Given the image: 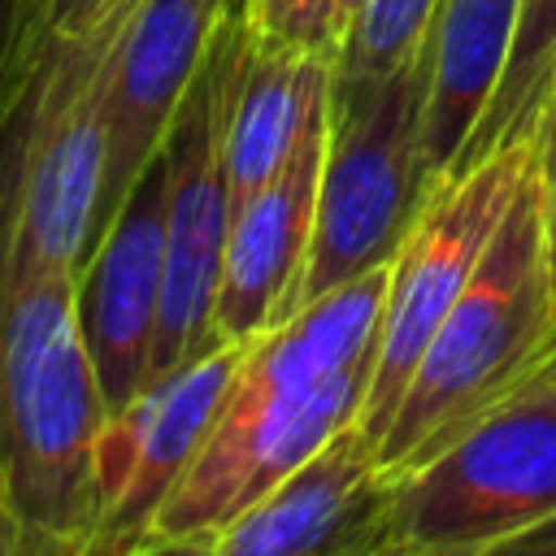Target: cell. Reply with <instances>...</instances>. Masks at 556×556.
Returning a JSON list of instances; mask_svg holds the SVG:
<instances>
[{
	"mask_svg": "<svg viewBox=\"0 0 556 556\" xmlns=\"http://www.w3.org/2000/svg\"><path fill=\"white\" fill-rule=\"evenodd\" d=\"M78 274H22L0 226V556H87L109 421L74 308Z\"/></svg>",
	"mask_w": 556,
	"mask_h": 556,
	"instance_id": "obj_1",
	"label": "cell"
},
{
	"mask_svg": "<svg viewBox=\"0 0 556 556\" xmlns=\"http://www.w3.org/2000/svg\"><path fill=\"white\" fill-rule=\"evenodd\" d=\"M556 352V282L547 261L543 161L521 182L482 265L456 295L421 361L408 374L400 408L378 439L391 478L447 447L478 413L521 387Z\"/></svg>",
	"mask_w": 556,
	"mask_h": 556,
	"instance_id": "obj_2",
	"label": "cell"
},
{
	"mask_svg": "<svg viewBox=\"0 0 556 556\" xmlns=\"http://www.w3.org/2000/svg\"><path fill=\"white\" fill-rule=\"evenodd\" d=\"M426 83L430 56L421 43V52L374 91L330 100L317 226L300 304L391 265L439 187L426 152Z\"/></svg>",
	"mask_w": 556,
	"mask_h": 556,
	"instance_id": "obj_3",
	"label": "cell"
},
{
	"mask_svg": "<svg viewBox=\"0 0 556 556\" xmlns=\"http://www.w3.org/2000/svg\"><path fill=\"white\" fill-rule=\"evenodd\" d=\"M556 513V352L447 447L395 478L404 556H478Z\"/></svg>",
	"mask_w": 556,
	"mask_h": 556,
	"instance_id": "obj_4",
	"label": "cell"
},
{
	"mask_svg": "<svg viewBox=\"0 0 556 556\" xmlns=\"http://www.w3.org/2000/svg\"><path fill=\"white\" fill-rule=\"evenodd\" d=\"M534 165H539V139L530 135L508 148H495L469 169L439 178L413 230L404 235L400 252L391 256L374 378L361 404V426L374 443L387 434L413 365L421 361L426 343L434 339L456 295L469 287L473 269L482 265L500 222L508 217Z\"/></svg>",
	"mask_w": 556,
	"mask_h": 556,
	"instance_id": "obj_5",
	"label": "cell"
},
{
	"mask_svg": "<svg viewBox=\"0 0 556 556\" xmlns=\"http://www.w3.org/2000/svg\"><path fill=\"white\" fill-rule=\"evenodd\" d=\"M243 30V0L230 4L169 135H165V287L152 343V378L217 343L213 313L222 291V261L230 235V182L222 161V113L230 65ZM148 378V382H152Z\"/></svg>",
	"mask_w": 556,
	"mask_h": 556,
	"instance_id": "obj_6",
	"label": "cell"
},
{
	"mask_svg": "<svg viewBox=\"0 0 556 556\" xmlns=\"http://www.w3.org/2000/svg\"><path fill=\"white\" fill-rule=\"evenodd\" d=\"M248 343L217 339L152 378L96 439V530L87 556H130L156 539V517L217 426Z\"/></svg>",
	"mask_w": 556,
	"mask_h": 556,
	"instance_id": "obj_7",
	"label": "cell"
},
{
	"mask_svg": "<svg viewBox=\"0 0 556 556\" xmlns=\"http://www.w3.org/2000/svg\"><path fill=\"white\" fill-rule=\"evenodd\" d=\"M369 378L374 356L261 413H222L204 447L187 465L182 482L165 500L156 517V539L226 530L239 513L265 500L300 465H308L343 426L361 421Z\"/></svg>",
	"mask_w": 556,
	"mask_h": 556,
	"instance_id": "obj_8",
	"label": "cell"
},
{
	"mask_svg": "<svg viewBox=\"0 0 556 556\" xmlns=\"http://www.w3.org/2000/svg\"><path fill=\"white\" fill-rule=\"evenodd\" d=\"M230 4L235 0H135L122 17L104 70V178L91 243L161 156Z\"/></svg>",
	"mask_w": 556,
	"mask_h": 556,
	"instance_id": "obj_9",
	"label": "cell"
},
{
	"mask_svg": "<svg viewBox=\"0 0 556 556\" xmlns=\"http://www.w3.org/2000/svg\"><path fill=\"white\" fill-rule=\"evenodd\" d=\"M165 195L169 169L161 148L78 269V334L109 413L126 408L152 378V343L165 287Z\"/></svg>",
	"mask_w": 556,
	"mask_h": 556,
	"instance_id": "obj_10",
	"label": "cell"
},
{
	"mask_svg": "<svg viewBox=\"0 0 556 556\" xmlns=\"http://www.w3.org/2000/svg\"><path fill=\"white\" fill-rule=\"evenodd\" d=\"M395 552V478L361 421L217 530L213 556H387Z\"/></svg>",
	"mask_w": 556,
	"mask_h": 556,
	"instance_id": "obj_11",
	"label": "cell"
},
{
	"mask_svg": "<svg viewBox=\"0 0 556 556\" xmlns=\"http://www.w3.org/2000/svg\"><path fill=\"white\" fill-rule=\"evenodd\" d=\"M326 126L330 104L304 126L287 165L256 187L230 213L226 261H222V291L213 330L217 339L252 343L269 326L287 321L300 308V287L313 252L317 226V182L326 156Z\"/></svg>",
	"mask_w": 556,
	"mask_h": 556,
	"instance_id": "obj_12",
	"label": "cell"
},
{
	"mask_svg": "<svg viewBox=\"0 0 556 556\" xmlns=\"http://www.w3.org/2000/svg\"><path fill=\"white\" fill-rule=\"evenodd\" d=\"M326 104H330V56H313L261 35L248 22V4H243V30L222 113V161H226L230 204L248 200L287 165L304 126Z\"/></svg>",
	"mask_w": 556,
	"mask_h": 556,
	"instance_id": "obj_13",
	"label": "cell"
},
{
	"mask_svg": "<svg viewBox=\"0 0 556 556\" xmlns=\"http://www.w3.org/2000/svg\"><path fill=\"white\" fill-rule=\"evenodd\" d=\"M382 308L387 265L352 282H339L326 295H313L287 321L269 326L248 343L235 391L222 413H261L269 404L313 391L317 382L356 361H369L378 352Z\"/></svg>",
	"mask_w": 556,
	"mask_h": 556,
	"instance_id": "obj_14",
	"label": "cell"
},
{
	"mask_svg": "<svg viewBox=\"0 0 556 556\" xmlns=\"http://www.w3.org/2000/svg\"><path fill=\"white\" fill-rule=\"evenodd\" d=\"M521 0H439L426 56V152L439 178L452 174L469 135L486 117L513 35Z\"/></svg>",
	"mask_w": 556,
	"mask_h": 556,
	"instance_id": "obj_15",
	"label": "cell"
},
{
	"mask_svg": "<svg viewBox=\"0 0 556 556\" xmlns=\"http://www.w3.org/2000/svg\"><path fill=\"white\" fill-rule=\"evenodd\" d=\"M556 91V0H521L517 9V35L495 87V100L478 130L469 135L456 169H469L473 161L491 156L495 148H508L517 139H530L543 122V109Z\"/></svg>",
	"mask_w": 556,
	"mask_h": 556,
	"instance_id": "obj_16",
	"label": "cell"
},
{
	"mask_svg": "<svg viewBox=\"0 0 556 556\" xmlns=\"http://www.w3.org/2000/svg\"><path fill=\"white\" fill-rule=\"evenodd\" d=\"M439 0H356L330 61V100L365 96L404 70L434 22Z\"/></svg>",
	"mask_w": 556,
	"mask_h": 556,
	"instance_id": "obj_17",
	"label": "cell"
},
{
	"mask_svg": "<svg viewBox=\"0 0 556 556\" xmlns=\"http://www.w3.org/2000/svg\"><path fill=\"white\" fill-rule=\"evenodd\" d=\"M243 4H248V22L261 35L334 61V48L348 26V0H243Z\"/></svg>",
	"mask_w": 556,
	"mask_h": 556,
	"instance_id": "obj_18",
	"label": "cell"
},
{
	"mask_svg": "<svg viewBox=\"0 0 556 556\" xmlns=\"http://www.w3.org/2000/svg\"><path fill=\"white\" fill-rule=\"evenodd\" d=\"M109 0H35V13H30V52L35 43L52 39V35H74V30H87L100 9ZM26 52V56H30Z\"/></svg>",
	"mask_w": 556,
	"mask_h": 556,
	"instance_id": "obj_19",
	"label": "cell"
},
{
	"mask_svg": "<svg viewBox=\"0 0 556 556\" xmlns=\"http://www.w3.org/2000/svg\"><path fill=\"white\" fill-rule=\"evenodd\" d=\"M30 13L35 0H0V96L13 87L30 52Z\"/></svg>",
	"mask_w": 556,
	"mask_h": 556,
	"instance_id": "obj_20",
	"label": "cell"
},
{
	"mask_svg": "<svg viewBox=\"0 0 556 556\" xmlns=\"http://www.w3.org/2000/svg\"><path fill=\"white\" fill-rule=\"evenodd\" d=\"M539 139V161H543V191H547V261H552V282H556V91L543 109V122L534 130Z\"/></svg>",
	"mask_w": 556,
	"mask_h": 556,
	"instance_id": "obj_21",
	"label": "cell"
},
{
	"mask_svg": "<svg viewBox=\"0 0 556 556\" xmlns=\"http://www.w3.org/2000/svg\"><path fill=\"white\" fill-rule=\"evenodd\" d=\"M478 556H556V513L526 526V530H513V534L495 539Z\"/></svg>",
	"mask_w": 556,
	"mask_h": 556,
	"instance_id": "obj_22",
	"label": "cell"
},
{
	"mask_svg": "<svg viewBox=\"0 0 556 556\" xmlns=\"http://www.w3.org/2000/svg\"><path fill=\"white\" fill-rule=\"evenodd\" d=\"M213 547H217V534H169V539H152L130 556H213Z\"/></svg>",
	"mask_w": 556,
	"mask_h": 556,
	"instance_id": "obj_23",
	"label": "cell"
},
{
	"mask_svg": "<svg viewBox=\"0 0 556 556\" xmlns=\"http://www.w3.org/2000/svg\"><path fill=\"white\" fill-rule=\"evenodd\" d=\"M352 9H356V0H348V17H352Z\"/></svg>",
	"mask_w": 556,
	"mask_h": 556,
	"instance_id": "obj_24",
	"label": "cell"
},
{
	"mask_svg": "<svg viewBox=\"0 0 556 556\" xmlns=\"http://www.w3.org/2000/svg\"><path fill=\"white\" fill-rule=\"evenodd\" d=\"M387 556H404V552H400V547H395V552H387Z\"/></svg>",
	"mask_w": 556,
	"mask_h": 556,
	"instance_id": "obj_25",
	"label": "cell"
}]
</instances>
